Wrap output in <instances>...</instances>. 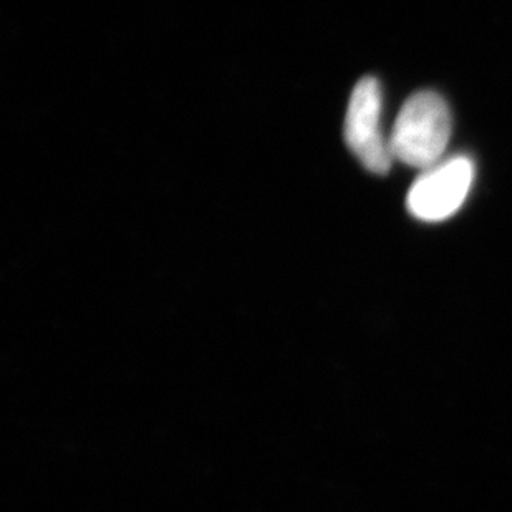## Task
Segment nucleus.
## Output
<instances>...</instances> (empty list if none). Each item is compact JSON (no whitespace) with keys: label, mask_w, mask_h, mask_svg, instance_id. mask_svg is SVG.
I'll list each match as a JSON object with an SVG mask.
<instances>
[{"label":"nucleus","mask_w":512,"mask_h":512,"mask_svg":"<svg viewBox=\"0 0 512 512\" xmlns=\"http://www.w3.org/2000/svg\"><path fill=\"white\" fill-rule=\"evenodd\" d=\"M450 108L435 92H418L401 108L392 135L393 160L411 168L428 170L440 163L451 138Z\"/></svg>","instance_id":"f257e3e1"},{"label":"nucleus","mask_w":512,"mask_h":512,"mask_svg":"<svg viewBox=\"0 0 512 512\" xmlns=\"http://www.w3.org/2000/svg\"><path fill=\"white\" fill-rule=\"evenodd\" d=\"M382 87L375 77H365L353 88L345 118V141L368 171L387 174L392 168L390 138L382 128Z\"/></svg>","instance_id":"f03ea898"},{"label":"nucleus","mask_w":512,"mask_h":512,"mask_svg":"<svg viewBox=\"0 0 512 512\" xmlns=\"http://www.w3.org/2000/svg\"><path fill=\"white\" fill-rule=\"evenodd\" d=\"M474 181V163L468 156L441 160L421 173L411 186L406 206L425 223H440L458 213Z\"/></svg>","instance_id":"7ed1b4c3"}]
</instances>
